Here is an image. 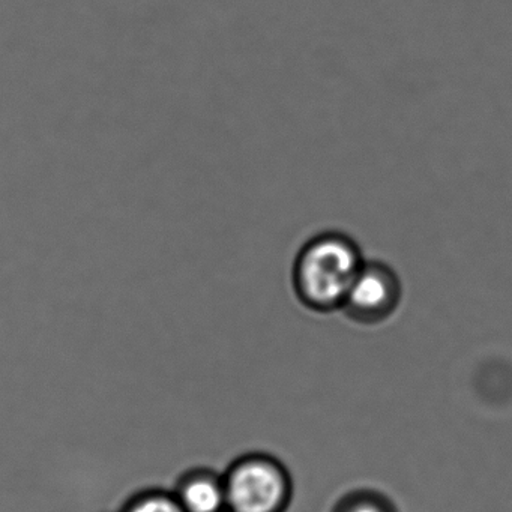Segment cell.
<instances>
[{
	"instance_id": "6da1fadb",
	"label": "cell",
	"mask_w": 512,
	"mask_h": 512,
	"mask_svg": "<svg viewBox=\"0 0 512 512\" xmlns=\"http://www.w3.org/2000/svg\"><path fill=\"white\" fill-rule=\"evenodd\" d=\"M365 262L361 248L346 233L314 236L299 250L293 263L296 298L316 313L341 310Z\"/></svg>"
},
{
	"instance_id": "7a4b0ae2",
	"label": "cell",
	"mask_w": 512,
	"mask_h": 512,
	"mask_svg": "<svg viewBox=\"0 0 512 512\" xmlns=\"http://www.w3.org/2000/svg\"><path fill=\"white\" fill-rule=\"evenodd\" d=\"M227 512H287L293 479L278 458L250 452L236 458L223 473Z\"/></svg>"
},
{
	"instance_id": "3957f363",
	"label": "cell",
	"mask_w": 512,
	"mask_h": 512,
	"mask_svg": "<svg viewBox=\"0 0 512 512\" xmlns=\"http://www.w3.org/2000/svg\"><path fill=\"white\" fill-rule=\"evenodd\" d=\"M403 296L400 278L391 266L365 262L344 301L343 311L353 322L377 325L397 311Z\"/></svg>"
},
{
	"instance_id": "277c9868",
	"label": "cell",
	"mask_w": 512,
	"mask_h": 512,
	"mask_svg": "<svg viewBox=\"0 0 512 512\" xmlns=\"http://www.w3.org/2000/svg\"><path fill=\"white\" fill-rule=\"evenodd\" d=\"M173 493L185 512H227L224 478L214 470H188L176 482Z\"/></svg>"
},
{
	"instance_id": "5b68a950",
	"label": "cell",
	"mask_w": 512,
	"mask_h": 512,
	"mask_svg": "<svg viewBox=\"0 0 512 512\" xmlns=\"http://www.w3.org/2000/svg\"><path fill=\"white\" fill-rule=\"evenodd\" d=\"M332 512H398L397 506L385 494L371 488H358L344 494Z\"/></svg>"
},
{
	"instance_id": "8992f818",
	"label": "cell",
	"mask_w": 512,
	"mask_h": 512,
	"mask_svg": "<svg viewBox=\"0 0 512 512\" xmlns=\"http://www.w3.org/2000/svg\"><path fill=\"white\" fill-rule=\"evenodd\" d=\"M121 512H185L173 491L151 488L134 494Z\"/></svg>"
}]
</instances>
